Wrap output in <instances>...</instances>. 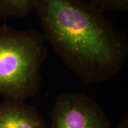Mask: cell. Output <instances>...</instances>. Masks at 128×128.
I'll use <instances>...</instances> for the list:
<instances>
[{
  "label": "cell",
  "mask_w": 128,
  "mask_h": 128,
  "mask_svg": "<svg viewBox=\"0 0 128 128\" xmlns=\"http://www.w3.org/2000/svg\"><path fill=\"white\" fill-rule=\"evenodd\" d=\"M48 128H112L105 112L84 92H65L57 97Z\"/></svg>",
  "instance_id": "3"
},
{
  "label": "cell",
  "mask_w": 128,
  "mask_h": 128,
  "mask_svg": "<svg viewBox=\"0 0 128 128\" xmlns=\"http://www.w3.org/2000/svg\"><path fill=\"white\" fill-rule=\"evenodd\" d=\"M0 128H48L36 108L25 101L0 102Z\"/></svg>",
  "instance_id": "4"
},
{
  "label": "cell",
  "mask_w": 128,
  "mask_h": 128,
  "mask_svg": "<svg viewBox=\"0 0 128 128\" xmlns=\"http://www.w3.org/2000/svg\"><path fill=\"white\" fill-rule=\"evenodd\" d=\"M34 0H0V16L4 18L26 16L34 10Z\"/></svg>",
  "instance_id": "5"
},
{
  "label": "cell",
  "mask_w": 128,
  "mask_h": 128,
  "mask_svg": "<svg viewBox=\"0 0 128 128\" xmlns=\"http://www.w3.org/2000/svg\"><path fill=\"white\" fill-rule=\"evenodd\" d=\"M90 3L103 12H124L128 9V0H90Z\"/></svg>",
  "instance_id": "6"
},
{
  "label": "cell",
  "mask_w": 128,
  "mask_h": 128,
  "mask_svg": "<svg viewBox=\"0 0 128 128\" xmlns=\"http://www.w3.org/2000/svg\"><path fill=\"white\" fill-rule=\"evenodd\" d=\"M44 36L85 85L121 71L128 56L124 32L102 11L82 0H34Z\"/></svg>",
  "instance_id": "1"
},
{
  "label": "cell",
  "mask_w": 128,
  "mask_h": 128,
  "mask_svg": "<svg viewBox=\"0 0 128 128\" xmlns=\"http://www.w3.org/2000/svg\"><path fill=\"white\" fill-rule=\"evenodd\" d=\"M46 39L36 30L0 26V95L25 101L41 90V68L48 56Z\"/></svg>",
  "instance_id": "2"
}]
</instances>
